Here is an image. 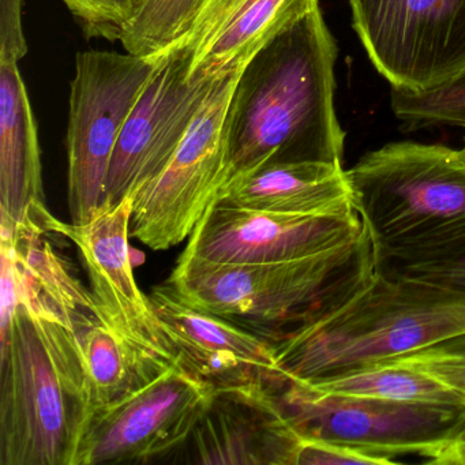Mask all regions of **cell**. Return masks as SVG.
Here are the masks:
<instances>
[{"instance_id":"cell-21","label":"cell","mask_w":465,"mask_h":465,"mask_svg":"<svg viewBox=\"0 0 465 465\" xmlns=\"http://www.w3.org/2000/svg\"><path fill=\"white\" fill-rule=\"evenodd\" d=\"M205 0H135L118 40L126 53L153 62L186 35Z\"/></svg>"},{"instance_id":"cell-22","label":"cell","mask_w":465,"mask_h":465,"mask_svg":"<svg viewBox=\"0 0 465 465\" xmlns=\"http://www.w3.org/2000/svg\"><path fill=\"white\" fill-rule=\"evenodd\" d=\"M391 104L405 130L435 126L465 129V69L424 94L391 91Z\"/></svg>"},{"instance_id":"cell-23","label":"cell","mask_w":465,"mask_h":465,"mask_svg":"<svg viewBox=\"0 0 465 465\" xmlns=\"http://www.w3.org/2000/svg\"><path fill=\"white\" fill-rule=\"evenodd\" d=\"M378 364H399L418 370L465 400V334Z\"/></svg>"},{"instance_id":"cell-3","label":"cell","mask_w":465,"mask_h":465,"mask_svg":"<svg viewBox=\"0 0 465 465\" xmlns=\"http://www.w3.org/2000/svg\"><path fill=\"white\" fill-rule=\"evenodd\" d=\"M465 334V292L377 271L352 299L273 342L280 377L329 380Z\"/></svg>"},{"instance_id":"cell-11","label":"cell","mask_w":465,"mask_h":465,"mask_svg":"<svg viewBox=\"0 0 465 465\" xmlns=\"http://www.w3.org/2000/svg\"><path fill=\"white\" fill-rule=\"evenodd\" d=\"M45 231L69 239L88 272L100 320L141 352L160 363L173 364L179 356L154 312L149 295L138 287L130 255L133 197L105 206L83 225L62 223L47 206L32 209Z\"/></svg>"},{"instance_id":"cell-14","label":"cell","mask_w":465,"mask_h":465,"mask_svg":"<svg viewBox=\"0 0 465 465\" xmlns=\"http://www.w3.org/2000/svg\"><path fill=\"white\" fill-rule=\"evenodd\" d=\"M318 6V0H205L186 35L160 58L182 54L190 81L217 80L243 69L280 32Z\"/></svg>"},{"instance_id":"cell-13","label":"cell","mask_w":465,"mask_h":465,"mask_svg":"<svg viewBox=\"0 0 465 465\" xmlns=\"http://www.w3.org/2000/svg\"><path fill=\"white\" fill-rule=\"evenodd\" d=\"M364 233L356 211L291 216L216 200L193 231L183 254L217 263L284 262L350 246Z\"/></svg>"},{"instance_id":"cell-9","label":"cell","mask_w":465,"mask_h":465,"mask_svg":"<svg viewBox=\"0 0 465 465\" xmlns=\"http://www.w3.org/2000/svg\"><path fill=\"white\" fill-rule=\"evenodd\" d=\"M352 29L391 91L424 94L465 69V0H348Z\"/></svg>"},{"instance_id":"cell-16","label":"cell","mask_w":465,"mask_h":465,"mask_svg":"<svg viewBox=\"0 0 465 465\" xmlns=\"http://www.w3.org/2000/svg\"><path fill=\"white\" fill-rule=\"evenodd\" d=\"M190 438L198 464L293 465L301 443L269 382L216 388Z\"/></svg>"},{"instance_id":"cell-19","label":"cell","mask_w":465,"mask_h":465,"mask_svg":"<svg viewBox=\"0 0 465 465\" xmlns=\"http://www.w3.org/2000/svg\"><path fill=\"white\" fill-rule=\"evenodd\" d=\"M81 344L94 412L171 366L141 352L100 318L81 331Z\"/></svg>"},{"instance_id":"cell-12","label":"cell","mask_w":465,"mask_h":465,"mask_svg":"<svg viewBox=\"0 0 465 465\" xmlns=\"http://www.w3.org/2000/svg\"><path fill=\"white\" fill-rule=\"evenodd\" d=\"M127 118L108 170L105 206L133 197L167 167L216 81L189 80L182 54L163 56Z\"/></svg>"},{"instance_id":"cell-6","label":"cell","mask_w":465,"mask_h":465,"mask_svg":"<svg viewBox=\"0 0 465 465\" xmlns=\"http://www.w3.org/2000/svg\"><path fill=\"white\" fill-rule=\"evenodd\" d=\"M284 418L303 440H322L382 457L432 460L465 431V405L408 404L318 391L298 380L272 385Z\"/></svg>"},{"instance_id":"cell-15","label":"cell","mask_w":465,"mask_h":465,"mask_svg":"<svg viewBox=\"0 0 465 465\" xmlns=\"http://www.w3.org/2000/svg\"><path fill=\"white\" fill-rule=\"evenodd\" d=\"M149 298L179 358L216 388L282 380L272 340L193 309L164 282Z\"/></svg>"},{"instance_id":"cell-4","label":"cell","mask_w":465,"mask_h":465,"mask_svg":"<svg viewBox=\"0 0 465 465\" xmlns=\"http://www.w3.org/2000/svg\"><path fill=\"white\" fill-rule=\"evenodd\" d=\"M377 269L432 262L465 247V153L437 143H386L347 170Z\"/></svg>"},{"instance_id":"cell-26","label":"cell","mask_w":465,"mask_h":465,"mask_svg":"<svg viewBox=\"0 0 465 465\" xmlns=\"http://www.w3.org/2000/svg\"><path fill=\"white\" fill-rule=\"evenodd\" d=\"M389 464L382 457L336 443L301 438L293 465Z\"/></svg>"},{"instance_id":"cell-28","label":"cell","mask_w":465,"mask_h":465,"mask_svg":"<svg viewBox=\"0 0 465 465\" xmlns=\"http://www.w3.org/2000/svg\"><path fill=\"white\" fill-rule=\"evenodd\" d=\"M432 464L465 465V431L449 443L437 457Z\"/></svg>"},{"instance_id":"cell-24","label":"cell","mask_w":465,"mask_h":465,"mask_svg":"<svg viewBox=\"0 0 465 465\" xmlns=\"http://www.w3.org/2000/svg\"><path fill=\"white\" fill-rule=\"evenodd\" d=\"M67 9L91 36L118 40L122 26L132 17L135 0H64Z\"/></svg>"},{"instance_id":"cell-17","label":"cell","mask_w":465,"mask_h":465,"mask_svg":"<svg viewBox=\"0 0 465 465\" xmlns=\"http://www.w3.org/2000/svg\"><path fill=\"white\" fill-rule=\"evenodd\" d=\"M216 200L291 216L355 212L347 170L339 163H272L228 182Z\"/></svg>"},{"instance_id":"cell-27","label":"cell","mask_w":465,"mask_h":465,"mask_svg":"<svg viewBox=\"0 0 465 465\" xmlns=\"http://www.w3.org/2000/svg\"><path fill=\"white\" fill-rule=\"evenodd\" d=\"M23 5L24 0H0V64H20L28 53Z\"/></svg>"},{"instance_id":"cell-20","label":"cell","mask_w":465,"mask_h":465,"mask_svg":"<svg viewBox=\"0 0 465 465\" xmlns=\"http://www.w3.org/2000/svg\"><path fill=\"white\" fill-rule=\"evenodd\" d=\"M326 393L408 404L465 405V400L434 378L399 364H375L329 380L307 382Z\"/></svg>"},{"instance_id":"cell-7","label":"cell","mask_w":465,"mask_h":465,"mask_svg":"<svg viewBox=\"0 0 465 465\" xmlns=\"http://www.w3.org/2000/svg\"><path fill=\"white\" fill-rule=\"evenodd\" d=\"M156 67L129 53L85 51L75 58L67 127L72 224H86L102 211L119 135Z\"/></svg>"},{"instance_id":"cell-18","label":"cell","mask_w":465,"mask_h":465,"mask_svg":"<svg viewBox=\"0 0 465 465\" xmlns=\"http://www.w3.org/2000/svg\"><path fill=\"white\" fill-rule=\"evenodd\" d=\"M45 203L36 121L18 64H0V223L12 228Z\"/></svg>"},{"instance_id":"cell-10","label":"cell","mask_w":465,"mask_h":465,"mask_svg":"<svg viewBox=\"0 0 465 465\" xmlns=\"http://www.w3.org/2000/svg\"><path fill=\"white\" fill-rule=\"evenodd\" d=\"M216 386L181 358L110 404L86 426L74 465L145 462L192 437Z\"/></svg>"},{"instance_id":"cell-2","label":"cell","mask_w":465,"mask_h":465,"mask_svg":"<svg viewBox=\"0 0 465 465\" xmlns=\"http://www.w3.org/2000/svg\"><path fill=\"white\" fill-rule=\"evenodd\" d=\"M15 279L17 304L0 326V465H74L94 413L81 331L97 315Z\"/></svg>"},{"instance_id":"cell-5","label":"cell","mask_w":465,"mask_h":465,"mask_svg":"<svg viewBox=\"0 0 465 465\" xmlns=\"http://www.w3.org/2000/svg\"><path fill=\"white\" fill-rule=\"evenodd\" d=\"M375 274L366 231L350 246L284 262L217 263L182 252L164 284L193 309L257 328L274 342L347 303Z\"/></svg>"},{"instance_id":"cell-8","label":"cell","mask_w":465,"mask_h":465,"mask_svg":"<svg viewBox=\"0 0 465 465\" xmlns=\"http://www.w3.org/2000/svg\"><path fill=\"white\" fill-rule=\"evenodd\" d=\"M242 70L216 81L167 167L133 198L132 236L154 252L190 238L227 184L228 110Z\"/></svg>"},{"instance_id":"cell-25","label":"cell","mask_w":465,"mask_h":465,"mask_svg":"<svg viewBox=\"0 0 465 465\" xmlns=\"http://www.w3.org/2000/svg\"><path fill=\"white\" fill-rule=\"evenodd\" d=\"M377 271L388 276L401 277L412 282L465 292V247L442 260L432 261V262L385 269V271L377 269Z\"/></svg>"},{"instance_id":"cell-29","label":"cell","mask_w":465,"mask_h":465,"mask_svg":"<svg viewBox=\"0 0 465 465\" xmlns=\"http://www.w3.org/2000/svg\"><path fill=\"white\" fill-rule=\"evenodd\" d=\"M461 151L464 152V153H465V138H464V146H462Z\"/></svg>"},{"instance_id":"cell-1","label":"cell","mask_w":465,"mask_h":465,"mask_svg":"<svg viewBox=\"0 0 465 465\" xmlns=\"http://www.w3.org/2000/svg\"><path fill=\"white\" fill-rule=\"evenodd\" d=\"M336 61V40L320 6L252 56L228 110V182L272 163L342 164Z\"/></svg>"}]
</instances>
